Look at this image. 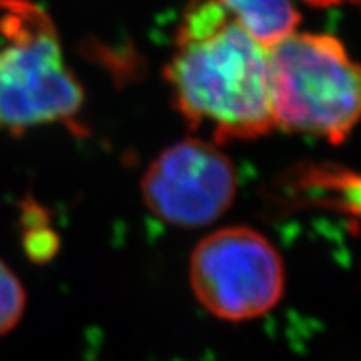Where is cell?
<instances>
[{"label": "cell", "mask_w": 361, "mask_h": 361, "mask_svg": "<svg viewBox=\"0 0 361 361\" xmlns=\"http://www.w3.org/2000/svg\"><path fill=\"white\" fill-rule=\"evenodd\" d=\"M164 78L186 124L209 129L213 142L252 141L276 128L268 51L218 0L188 4Z\"/></svg>", "instance_id": "1"}, {"label": "cell", "mask_w": 361, "mask_h": 361, "mask_svg": "<svg viewBox=\"0 0 361 361\" xmlns=\"http://www.w3.org/2000/svg\"><path fill=\"white\" fill-rule=\"evenodd\" d=\"M276 128L341 144L361 119V64L326 34H293L268 49Z\"/></svg>", "instance_id": "2"}, {"label": "cell", "mask_w": 361, "mask_h": 361, "mask_svg": "<svg viewBox=\"0 0 361 361\" xmlns=\"http://www.w3.org/2000/svg\"><path fill=\"white\" fill-rule=\"evenodd\" d=\"M0 130L71 123L84 89L67 66L56 27L29 0L0 2Z\"/></svg>", "instance_id": "3"}, {"label": "cell", "mask_w": 361, "mask_h": 361, "mask_svg": "<svg viewBox=\"0 0 361 361\" xmlns=\"http://www.w3.org/2000/svg\"><path fill=\"white\" fill-rule=\"evenodd\" d=\"M189 286L213 318L245 323L263 318L283 300L286 269L276 246L250 226H226L194 246Z\"/></svg>", "instance_id": "4"}, {"label": "cell", "mask_w": 361, "mask_h": 361, "mask_svg": "<svg viewBox=\"0 0 361 361\" xmlns=\"http://www.w3.org/2000/svg\"><path fill=\"white\" fill-rule=\"evenodd\" d=\"M141 194L151 214L164 224L207 228L234 204L238 173L214 142L189 137L166 147L149 164Z\"/></svg>", "instance_id": "5"}, {"label": "cell", "mask_w": 361, "mask_h": 361, "mask_svg": "<svg viewBox=\"0 0 361 361\" xmlns=\"http://www.w3.org/2000/svg\"><path fill=\"white\" fill-rule=\"evenodd\" d=\"M231 19L268 51L296 32L301 16L291 0H218Z\"/></svg>", "instance_id": "6"}, {"label": "cell", "mask_w": 361, "mask_h": 361, "mask_svg": "<svg viewBox=\"0 0 361 361\" xmlns=\"http://www.w3.org/2000/svg\"><path fill=\"white\" fill-rule=\"evenodd\" d=\"M27 305V293L20 278L0 259V336L19 324Z\"/></svg>", "instance_id": "7"}, {"label": "cell", "mask_w": 361, "mask_h": 361, "mask_svg": "<svg viewBox=\"0 0 361 361\" xmlns=\"http://www.w3.org/2000/svg\"><path fill=\"white\" fill-rule=\"evenodd\" d=\"M305 2H308L314 7H333L340 6V4L346 2V0H305Z\"/></svg>", "instance_id": "8"}, {"label": "cell", "mask_w": 361, "mask_h": 361, "mask_svg": "<svg viewBox=\"0 0 361 361\" xmlns=\"http://www.w3.org/2000/svg\"><path fill=\"white\" fill-rule=\"evenodd\" d=\"M360 4H361V0H360Z\"/></svg>", "instance_id": "9"}]
</instances>
